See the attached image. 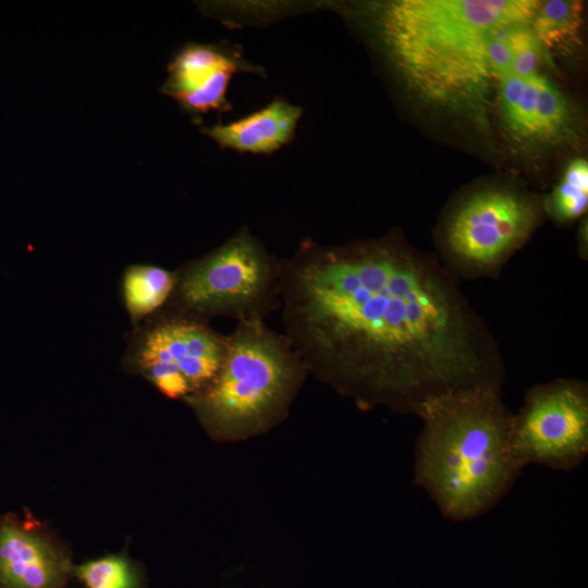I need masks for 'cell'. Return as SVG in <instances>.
<instances>
[{"mask_svg":"<svg viewBox=\"0 0 588 588\" xmlns=\"http://www.w3.org/2000/svg\"><path fill=\"white\" fill-rule=\"evenodd\" d=\"M225 347L226 335L207 321L173 310L142 331L131 356L161 393L180 399L195 395L216 378Z\"/></svg>","mask_w":588,"mask_h":588,"instance_id":"cell-7","label":"cell"},{"mask_svg":"<svg viewBox=\"0 0 588 588\" xmlns=\"http://www.w3.org/2000/svg\"><path fill=\"white\" fill-rule=\"evenodd\" d=\"M583 7L579 1L550 0L540 2L530 27L542 48H563L577 39L581 24Z\"/></svg>","mask_w":588,"mask_h":588,"instance_id":"cell-14","label":"cell"},{"mask_svg":"<svg viewBox=\"0 0 588 588\" xmlns=\"http://www.w3.org/2000/svg\"><path fill=\"white\" fill-rule=\"evenodd\" d=\"M307 369L264 319L237 321L216 378L194 395L207 424L228 434L259 430L286 412Z\"/></svg>","mask_w":588,"mask_h":588,"instance_id":"cell-4","label":"cell"},{"mask_svg":"<svg viewBox=\"0 0 588 588\" xmlns=\"http://www.w3.org/2000/svg\"><path fill=\"white\" fill-rule=\"evenodd\" d=\"M76 575L86 588H138L133 567L117 555L84 563L76 568Z\"/></svg>","mask_w":588,"mask_h":588,"instance_id":"cell-16","label":"cell"},{"mask_svg":"<svg viewBox=\"0 0 588 588\" xmlns=\"http://www.w3.org/2000/svg\"><path fill=\"white\" fill-rule=\"evenodd\" d=\"M68 562L37 532L0 525V588H63Z\"/></svg>","mask_w":588,"mask_h":588,"instance_id":"cell-11","label":"cell"},{"mask_svg":"<svg viewBox=\"0 0 588 588\" xmlns=\"http://www.w3.org/2000/svg\"><path fill=\"white\" fill-rule=\"evenodd\" d=\"M301 115L302 108L274 100L234 122L215 124L200 131L222 148L267 155L292 139Z\"/></svg>","mask_w":588,"mask_h":588,"instance_id":"cell-12","label":"cell"},{"mask_svg":"<svg viewBox=\"0 0 588 588\" xmlns=\"http://www.w3.org/2000/svg\"><path fill=\"white\" fill-rule=\"evenodd\" d=\"M175 275L169 299L173 310L205 321L213 316L265 319L280 308V259L246 229Z\"/></svg>","mask_w":588,"mask_h":588,"instance_id":"cell-5","label":"cell"},{"mask_svg":"<svg viewBox=\"0 0 588 588\" xmlns=\"http://www.w3.org/2000/svg\"><path fill=\"white\" fill-rule=\"evenodd\" d=\"M507 41L512 57V74L527 76L539 73V66L549 60V54L535 36L530 23L511 26Z\"/></svg>","mask_w":588,"mask_h":588,"instance_id":"cell-17","label":"cell"},{"mask_svg":"<svg viewBox=\"0 0 588 588\" xmlns=\"http://www.w3.org/2000/svg\"><path fill=\"white\" fill-rule=\"evenodd\" d=\"M284 335L313 372L365 404L500 389L495 345L452 274L390 240L304 241L280 259Z\"/></svg>","mask_w":588,"mask_h":588,"instance_id":"cell-1","label":"cell"},{"mask_svg":"<svg viewBox=\"0 0 588 588\" xmlns=\"http://www.w3.org/2000/svg\"><path fill=\"white\" fill-rule=\"evenodd\" d=\"M497 86L501 118L514 139L529 145H551L571 133V106L544 75L510 74L499 79Z\"/></svg>","mask_w":588,"mask_h":588,"instance_id":"cell-9","label":"cell"},{"mask_svg":"<svg viewBox=\"0 0 588 588\" xmlns=\"http://www.w3.org/2000/svg\"><path fill=\"white\" fill-rule=\"evenodd\" d=\"M422 429L415 450L414 482L453 522L495 506L523 471L511 449L512 414L494 388L450 391L416 412Z\"/></svg>","mask_w":588,"mask_h":588,"instance_id":"cell-3","label":"cell"},{"mask_svg":"<svg viewBox=\"0 0 588 588\" xmlns=\"http://www.w3.org/2000/svg\"><path fill=\"white\" fill-rule=\"evenodd\" d=\"M588 203V163L585 159L572 160L548 201L550 213L559 221L580 217Z\"/></svg>","mask_w":588,"mask_h":588,"instance_id":"cell-15","label":"cell"},{"mask_svg":"<svg viewBox=\"0 0 588 588\" xmlns=\"http://www.w3.org/2000/svg\"><path fill=\"white\" fill-rule=\"evenodd\" d=\"M237 72H256L240 52L219 45L187 44L168 66L161 93L197 115L229 108L226 91Z\"/></svg>","mask_w":588,"mask_h":588,"instance_id":"cell-10","label":"cell"},{"mask_svg":"<svg viewBox=\"0 0 588 588\" xmlns=\"http://www.w3.org/2000/svg\"><path fill=\"white\" fill-rule=\"evenodd\" d=\"M541 1L401 0L382 5L380 38L408 87L436 106L486 118L491 35L529 24Z\"/></svg>","mask_w":588,"mask_h":588,"instance_id":"cell-2","label":"cell"},{"mask_svg":"<svg viewBox=\"0 0 588 588\" xmlns=\"http://www.w3.org/2000/svg\"><path fill=\"white\" fill-rule=\"evenodd\" d=\"M511 449L520 468L538 464L577 468L588 454V392L583 382L559 379L530 389L511 421Z\"/></svg>","mask_w":588,"mask_h":588,"instance_id":"cell-6","label":"cell"},{"mask_svg":"<svg viewBox=\"0 0 588 588\" xmlns=\"http://www.w3.org/2000/svg\"><path fill=\"white\" fill-rule=\"evenodd\" d=\"M175 273L149 265L132 266L123 278V295L126 309L134 322L159 310L174 291Z\"/></svg>","mask_w":588,"mask_h":588,"instance_id":"cell-13","label":"cell"},{"mask_svg":"<svg viewBox=\"0 0 588 588\" xmlns=\"http://www.w3.org/2000/svg\"><path fill=\"white\" fill-rule=\"evenodd\" d=\"M537 222L534 203L522 194L504 188L480 191L452 215L446 248L461 268L487 271L522 245Z\"/></svg>","mask_w":588,"mask_h":588,"instance_id":"cell-8","label":"cell"}]
</instances>
